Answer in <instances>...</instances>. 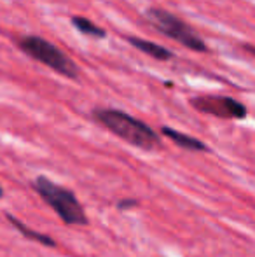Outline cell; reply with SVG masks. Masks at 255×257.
I'll use <instances>...</instances> for the list:
<instances>
[{"label":"cell","instance_id":"4","mask_svg":"<svg viewBox=\"0 0 255 257\" xmlns=\"http://www.w3.org/2000/svg\"><path fill=\"white\" fill-rule=\"evenodd\" d=\"M145 18L157 32H161V34L166 35V37L177 41L178 44H182L184 48L191 49V51H197V53L208 51L206 42L194 32V28L189 27L184 20L177 18L173 13H170V11L161 9V7H150V9H147Z\"/></svg>","mask_w":255,"mask_h":257},{"label":"cell","instance_id":"6","mask_svg":"<svg viewBox=\"0 0 255 257\" xmlns=\"http://www.w3.org/2000/svg\"><path fill=\"white\" fill-rule=\"evenodd\" d=\"M128 42L135 49H138V51H142L143 54H147V56L154 58V60H157V61H168L173 56V53H171L170 49L163 48V46L156 44V42H152V41H147V39L128 37Z\"/></svg>","mask_w":255,"mask_h":257},{"label":"cell","instance_id":"8","mask_svg":"<svg viewBox=\"0 0 255 257\" xmlns=\"http://www.w3.org/2000/svg\"><path fill=\"white\" fill-rule=\"evenodd\" d=\"M7 219H9V222L13 224V226L16 227V229L20 231V233L23 234L25 238H28V240L39 241V243L48 245V247H55V245H56V241L53 240V238H49L48 234L39 233V231H35V229H30V227H27V226H25V224H21L20 220H18L16 217L11 215V213H7Z\"/></svg>","mask_w":255,"mask_h":257},{"label":"cell","instance_id":"1","mask_svg":"<svg viewBox=\"0 0 255 257\" xmlns=\"http://www.w3.org/2000/svg\"><path fill=\"white\" fill-rule=\"evenodd\" d=\"M93 115L109 132L138 149L152 151L159 147V135L147 122L133 117L128 112L119 108H96Z\"/></svg>","mask_w":255,"mask_h":257},{"label":"cell","instance_id":"9","mask_svg":"<svg viewBox=\"0 0 255 257\" xmlns=\"http://www.w3.org/2000/svg\"><path fill=\"white\" fill-rule=\"evenodd\" d=\"M72 25L75 27V30H79L81 34L88 35L93 39H103L105 37V30L100 28L98 25H95L91 20H88L86 16H74L72 18Z\"/></svg>","mask_w":255,"mask_h":257},{"label":"cell","instance_id":"5","mask_svg":"<svg viewBox=\"0 0 255 257\" xmlns=\"http://www.w3.org/2000/svg\"><path fill=\"white\" fill-rule=\"evenodd\" d=\"M196 110L220 119H245L246 107L238 100L224 95H199L191 98Z\"/></svg>","mask_w":255,"mask_h":257},{"label":"cell","instance_id":"11","mask_svg":"<svg viewBox=\"0 0 255 257\" xmlns=\"http://www.w3.org/2000/svg\"><path fill=\"white\" fill-rule=\"evenodd\" d=\"M2 194H4V191H2V187H0V198H2Z\"/></svg>","mask_w":255,"mask_h":257},{"label":"cell","instance_id":"3","mask_svg":"<svg viewBox=\"0 0 255 257\" xmlns=\"http://www.w3.org/2000/svg\"><path fill=\"white\" fill-rule=\"evenodd\" d=\"M18 48L32 60L46 65L63 77H79V67L75 65V61L68 58L60 48H56L53 42H49L48 39L39 37V35H25V37L18 39Z\"/></svg>","mask_w":255,"mask_h":257},{"label":"cell","instance_id":"10","mask_svg":"<svg viewBox=\"0 0 255 257\" xmlns=\"http://www.w3.org/2000/svg\"><path fill=\"white\" fill-rule=\"evenodd\" d=\"M136 205L138 203H136L135 200H124V201H119V205L117 206H119L121 210H124V208H133V206H136Z\"/></svg>","mask_w":255,"mask_h":257},{"label":"cell","instance_id":"2","mask_svg":"<svg viewBox=\"0 0 255 257\" xmlns=\"http://www.w3.org/2000/svg\"><path fill=\"white\" fill-rule=\"evenodd\" d=\"M34 187L39 196L58 213L60 219L65 224H70V226H84V224H88L86 212L82 210V205L79 203L77 196L72 191L58 186V184H55L44 175H39L35 179Z\"/></svg>","mask_w":255,"mask_h":257},{"label":"cell","instance_id":"7","mask_svg":"<svg viewBox=\"0 0 255 257\" xmlns=\"http://www.w3.org/2000/svg\"><path fill=\"white\" fill-rule=\"evenodd\" d=\"M161 132H163V135L168 137L171 142L177 144L178 147H182V149H185V151H199V153H206L208 151V147L204 146L201 140L194 139L191 135H185V133H180L173 128H168V126H164Z\"/></svg>","mask_w":255,"mask_h":257}]
</instances>
